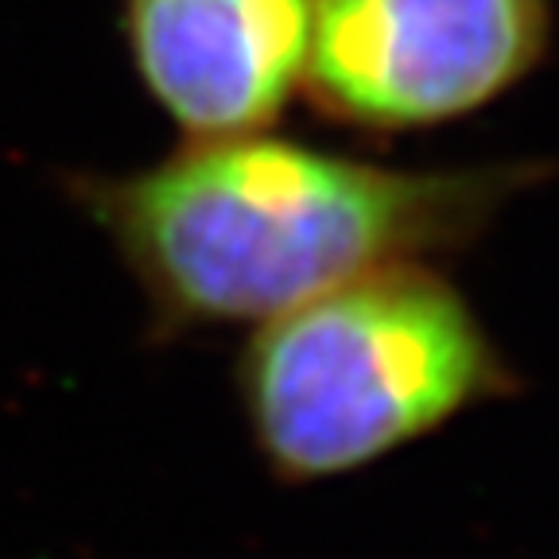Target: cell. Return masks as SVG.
<instances>
[{
    "instance_id": "277c9868",
    "label": "cell",
    "mask_w": 559,
    "mask_h": 559,
    "mask_svg": "<svg viewBox=\"0 0 559 559\" xmlns=\"http://www.w3.org/2000/svg\"><path fill=\"white\" fill-rule=\"evenodd\" d=\"M314 0H124L140 82L187 140L264 132L304 94Z\"/></svg>"
},
{
    "instance_id": "7a4b0ae2",
    "label": "cell",
    "mask_w": 559,
    "mask_h": 559,
    "mask_svg": "<svg viewBox=\"0 0 559 559\" xmlns=\"http://www.w3.org/2000/svg\"><path fill=\"white\" fill-rule=\"evenodd\" d=\"M521 389L506 349L436 264H396L253 326L237 396L288 486L366 471Z\"/></svg>"
},
{
    "instance_id": "6da1fadb",
    "label": "cell",
    "mask_w": 559,
    "mask_h": 559,
    "mask_svg": "<svg viewBox=\"0 0 559 559\" xmlns=\"http://www.w3.org/2000/svg\"><path fill=\"white\" fill-rule=\"evenodd\" d=\"M544 175V159L384 167L264 129L187 140L79 194L159 323L199 331L261 326L373 272L459 257Z\"/></svg>"
},
{
    "instance_id": "3957f363",
    "label": "cell",
    "mask_w": 559,
    "mask_h": 559,
    "mask_svg": "<svg viewBox=\"0 0 559 559\" xmlns=\"http://www.w3.org/2000/svg\"><path fill=\"white\" fill-rule=\"evenodd\" d=\"M556 0H314L307 102L369 136L463 121L544 67Z\"/></svg>"
}]
</instances>
